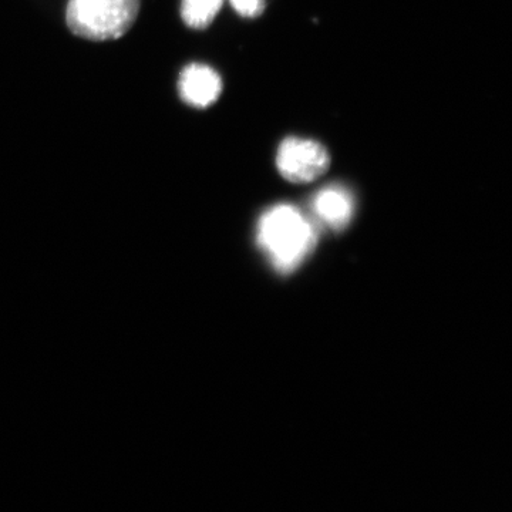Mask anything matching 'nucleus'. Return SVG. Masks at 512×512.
I'll return each instance as SVG.
<instances>
[{
	"label": "nucleus",
	"mask_w": 512,
	"mask_h": 512,
	"mask_svg": "<svg viewBox=\"0 0 512 512\" xmlns=\"http://www.w3.org/2000/svg\"><path fill=\"white\" fill-rule=\"evenodd\" d=\"M311 222L298 208L282 204L262 215L258 224V244L279 272H292L315 247Z\"/></svg>",
	"instance_id": "f257e3e1"
},
{
	"label": "nucleus",
	"mask_w": 512,
	"mask_h": 512,
	"mask_svg": "<svg viewBox=\"0 0 512 512\" xmlns=\"http://www.w3.org/2000/svg\"><path fill=\"white\" fill-rule=\"evenodd\" d=\"M140 0H69L67 28L90 42L117 40L133 28Z\"/></svg>",
	"instance_id": "f03ea898"
},
{
	"label": "nucleus",
	"mask_w": 512,
	"mask_h": 512,
	"mask_svg": "<svg viewBox=\"0 0 512 512\" xmlns=\"http://www.w3.org/2000/svg\"><path fill=\"white\" fill-rule=\"evenodd\" d=\"M329 165V153L318 141L286 138L276 153V167L289 183H312L328 171Z\"/></svg>",
	"instance_id": "7ed1b4c3"
},
{
	"label": "nucleus",
	"mask_w": 512,
	"mask_h": 512,
	"mask_svg": "<svg viewBox=\"0 0 512 512\" xmlns=\"http://www.w3.org/2000/svg\"><path fill=\"white\" fill-rule=\"evenodd\" d=\"M178 93L188 106L194 109H207L220 99L221 76L207 64H188L178 79Z\"/></svg>",
	"instance_id": "20e7f679"
},
{
	"label": "nucleus",
	"mask_w": 512,
	"mask_h": 512,
	"mask_svg": "<svg viewBox=\"0 0 512 512\" xmlns=\"http://www.w3.org/2000/svg\"><path fill=\"white\" fill-rule=\"evenodd\" d=\"M312 208L323 224L340 231L348 227L349 222L352 221L355 204H353L352 194L345 187L330 185L315 195Z\"/></svg>",
	"instance_id": "39448f33"
},
{
	"label": "nucleus",
	"mask_w": 512,
	"mask_h": 512,
	"mask_svg": "<svg viewBox=\"0 0 512 512\" xmlns=\"http://www.w3.org/2000/svg\"><path fill=\"white\" fill-rule=\"evenodd\" d=\"M224 0H183L181 18L188 28L202 30L208 28L222 8Z\"/></svg>",
	"instance_id": "423d86ee"
},
{
	"label": "nucleus",
	"mask_w": 512,
	"mask_h": 512,
	"mask_svg": "<svg viewBox=\"0 0 512 512\" xmlns=\"http://www.w3.org/2000/svg\"><path fill=\"white\" fill-rule=\"evenodd\" d=\"M232 8L244 18H256L264 12L265 0H229Z\"/></svg>",
	"instance_id": "0eeeda50"
}]
</instances>
